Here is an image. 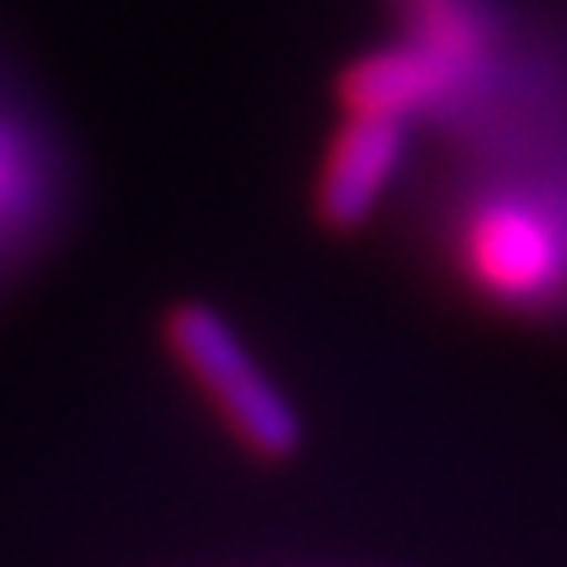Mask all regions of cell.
I'll return each mask as SVG.
<instances>
[{
  "instance_id": "obj_1",
  "label": "cell",
  "mask_w": 567,
  "mask_h": 567,
  "mask_svg": "<svg viewBox=\"0 0 567 567\" xmlns=\"http://www.w3.org/2000/svg\"><path fill=\"white\" fill-rule=\"evenodd\" d=\"M162 346L251 458L284 464L303 450V412L251 354L233 317H223L204 298H181L162 317Z\"/></svg>"
},
{
  "instance_id": "obj_2",
  "label": "cell",
  "mask_w": 567,
  "mask_h": 567,
  "mask_svg": "<svg viewBox=\"0 0 567 567\" xmlns=\"http://www.w3.org/2000/svg\"><path fill=\"white\" fill-rule=\"evenodd\" d=\"M416 128L402 118L379 114H346L331 133L312 181V213L331 233H360L374 223V213L388 204V194L402 185L412 166Z\"/></svg>"
},
{
  "instance_id": "obj_3",
  "label": "cell",
  "mask_w": 567,
  "mask_h": 567,
  "mask_svg": "<svg viewBox=\"0 0 567 567\" xmlns=\"http://www.w3.org/2000/svg\"><path fill=\"white\" fill-rule=\"evenodd\" d=\"M346 114H379L402 118L421 128V123H445L464 110L473 95V81L450 58H440L416 39H393L360 52L336 81Z\"/></svg>"
},
{
  "instance_id": "obj_4",
  "label": "cell",
  "mask_w": 567,
  "mask_h": 567,
  "mask_svg": "<svg viewBox=\"0 0 567 567\" xmlns=\"http://www.w3.org/2000/svg\"><path fill=\"white\" fill-rule=\"evenodd\" d=\"M48 185L39 171V152L29 147V133L0 118V246L33 241L43 227Z\"/></svg>"
}]
</instances>
